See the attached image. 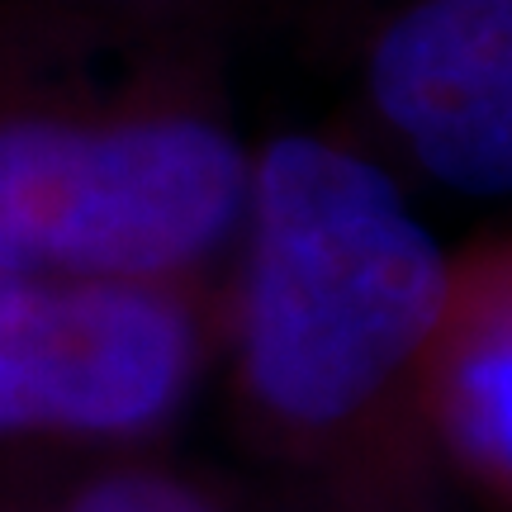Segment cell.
<instances>
[{
    "instance_id": "obj_1",
    "label": "cell",
    "mask_w": 512,
    "mask_h": 512,
    "mask_svg": "<svg viewBox=\"0 0 512 512\" xmlns=\"http://www.w3.org/2000/svg\"><path fill=\"white\" fill-rule=\"evenodd\" d=\"M451 252L361 147L285 133L252 152V195L228 299L233 389L294 460L422 437L418 370Z\"/></svg>"
},
{
    "instance_id": "obj_2",
    "label": "cell",
    "mask_w": 512,
    "mask_h": 512,
    "mask_svg": "<svg viewBox=\"0 0 512 512\" xmlns=\"http://www.w3.org/2000/svg\"><path fill=\"white\" fill-rule=\"evenodd\" d=\"M252 152L204 100L0 119V271L200 280L247 219Z\"/></svg>"
},
{
    "instance_id": "obj_3",
    "label": "cell",
    "mask_w": 512,
    "mask_h": 512,
    "mask_svg": "<svg viewBox=\"0 0 512 512\" xmlns=\"http://www.w3.org/2000/svg\"><path fill=\"white\" fill-rule=\"evenodd\" d=\"M209 351L200 280L0 271V441H138Z\"/></svg>"
},
{
    "instance_id": "obj_4",
    "label": "cell",
    "mask_w": 512,
    "mask_h": 512,
    "mask_svg": "<svg viewBox=\"0 0 512 512\" xmlns=\"http://www.w3.org/2000/svg\"><path fill=\"white\" fill-rule=\"evenodd\" d=\"M361 105L427 181L512 200V0H403L366 43Z\"/></svg>"
},
{
    "instance_id": "obj_5",
    "label": "cell",
    "mask_w": 512,
    "mask_h": 512,
    "mask_svg": "<svg viewBox=\"0 0 512 512\" xmlns=\"http://www.w3.org/2000/svg\"><path fill=\"white\" fill-rule=\"evenodd\" d=\"M418 427L484 512H512V228L451 256L418 370Z\"/></svg>"
},
{
    "instance_id": "obj_6",
    "label": "cell",
    "mask_w": 512,
    "mask_h": 512,
    "mask_svg": "<svg viewBox=\"0 0 512 512\" xmlns=\"http://www.w3.org/2000/svg\"><path fill=\"white\" fill-rule=\"evenodd\" d=\"M48 512H219V503L176 470L114 465L72 484Z\"/></svg>"
},
{
    "instance_id": "obj_7",
    "label": "cell",
    "mask_w": 512,
    "mask_h": 512,
    "mask_svg": "<svg viewBox=\"0 0 512 512\" xmlns=\"http://www.w3.org/2000/svg\"><path fill=\"white\" fill-rule=\"evenodd\" d=\"M100 5H133V10H185V5H228V0H100Z\"/></svg>"
}]
</instances>
